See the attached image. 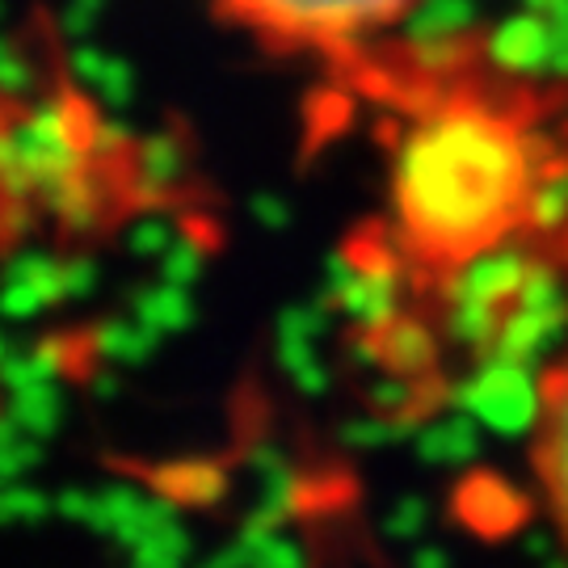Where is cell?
Here are the masks:
<instances>
[{
  "instance_id": "cell-2",
  "label": "cell",
  "mask_w": 568,
  "mask_h": 568,
  "mask_svg": "<svg viewBox=\"0 0 568 568\" xmlns=\"http://www.w3.org/2000/svg\"><path fill=\"white\" fill-rule=\"evenodd\" d=\"M215 13L286 60L354 63L405 26L422 0H211Z\"/></svg>"
},
{
  "instance_id": "cell-3",
  "label": "cell",
  "mask_w": 568,
  "mask_h": 568,
  "mask_svg": "<svg viewBox=\"0 0 568 568\" xmlns=\"http://www.w3.org/2000/svg\"><path fill=\"white\" fill-rule=\"evenodd\" d=\"M42 110L0 81V253L34 236L55 211L51 169H42Z\"/></svg>"
},
{
  "instance_id": "cell-5",
  "label": "cell",
  "mask_w": 568,
  "mask_h": 568,
  "mask_svg": "<svg viewBox=\"0 0 568 568\" xmlns=\"http://www.w3.org/2000/svg\"><path fill=\"white\" fill-rule=\"evenodd\" d=\"M0 408H4V392H0Z\"/></svg>"
},
{
  "instance_id": "cell-1",
  "label": "cell",
  "mask_w": 568,
  "mask_h": 568,
  "mask_svg": "<svg viewBox=\"0 0 568 568\" xmlns=\"http://www.w3.org/2000/svg\"><path fill=\"white\" fill-rule=\"evenodd\" d=\"M551 190V143L514 93L438 84L392 135L387 215L405 262L434 283L485 265Z\"/></svg>"
},
{
  "instance_id": "cell-4",
  "label": "cell",
  "mask_w": 568,
  "mask_h": 568,
  "mask_svg": "<svg viewBox=\"0 0 568 568\" xmlns=\"http://www.w3.org/2000/svg\"><path fill=\"white\" fill-rule=\"evenodd\" d=\"M530 480L548 509L551 527L568 548V342L544 366L530 408Z\"/></svg>"
}]
</instances>
